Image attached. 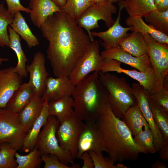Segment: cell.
<instances>
[{"mask_svg": "<svg viewBox=\"0 0 168 168\" xmlns=\"http://www.w3.org/2000/svg\"><path fill=\"white\" fill-rule=\"evenodd\" d=\"M59 122L55 116L49 115L37 138L35 146L41 154H50L56 156L63 163L75 164L70 153L59 146L56 133Z\"/></svg>", "mask_w": 168, "mask_h": 168, "instance_id": "obj_5", "label": "cell"}, {"mask_svg": "<svg viewBox=\"0 0 168 168\" xmlns=\"http://www.w3.org/2000/svg\"><path fill=\"white\" fill-rule=\"evenodd\" d=\"M9 59L8 58H3L0 56V67L1 66L3 62L8 61Z\"/></svg>", "mask_w": 168, "mask_h": 168, "instance_id": "obj_46", "label": "cell"}, {"mask_svg": "<svg viewBox=\"0 0 168 168\" xmlns=\"http://www.w3.org/2000/svg\"><path fill=\"white\" fill-rule=\"evenodd\" d=\"M84 123L73 112L60 124L56 135L60 147L69 152L74 160L77 157L78 142Z\"/></svg>", "mask_w": 168, "mask_h": 168, "instance_id": "obj_8", "label": "cell"}, {"mask_svg": "<svg viewBox=\"0 0 168 168\" xmlns=\"http://www.w3.org/2000/svg\"><path fill=\"white\" fill-rule=\"evenodd\" d=\"M159 158L163 161L168 160V140L164 141L158 151Z\"/></svg>", "mask_w": 168, "mask_h": 168, "instance_id": "obj_42", "label": "cell"}, {"mask_svg": "<svg viewBox=\"0 0 168 168\" xmlns=\"http://www.w3.org/2000/svg\"><path fill=\"white\" fill-rule=\"evenodd\" d=\"M116 7L106 0L91 4L76 20L77 24L87 32L91 40H95L91 36V30L99 27L98 21L103 20L106 26L111 27L115 21L112 17L113 14L117 11Z\"/></svg>", "mask_w": 168, "mask_h": 168, "instance_id": "obj_6", "label": "cell"}, {"mask_svg": "<svg viewBox=\"0 0 168 168\" xmlns=\"http://www.w3.org/2000/svg\"><path fill=\"white\" fill-rule=\"evenodd\" d=\"M7 5L8 11L13 15L18 11L24 12L30 14V10L23 6L20 0H5Z\"/></svg>", "mask_w": 168, "mask_h": 168, "instance_id": "obj_40", "label": "cell"}, {"mask_svg": "<svg viewBox=\"0 0 168 168\" xmlns=\"http://www.w3.org/2000/svg\"><path fill=\"white\" fill-rule=\"evenodd\" d=\"M41 157L45 164L44 168H72L62 163L58 157L53 154H41Z\"/></svg>", "mask_w": 168, "mask_h": 168, "instance_id": "obj_39", "label": "cell"}, {"mask_svg": "<svg viewBox=\"0 0 168 168\" xmlns=\"http://www.w3.org/2000/svg\"><path fill=\"white\" fill-rule=\"evenodd\" d=\"M125 23L128 27L132 26L130 30L132 32H139L142 35L148 34L158 42L168 44V35L152 28L144 22L142 17L129 16Z\"/></svg>", "mask_w": 168, "mask_h": 168, "instance_id": "obj_25", "label": "cell"}, {"mask_svg": "<svg viewBox=\"0 0 168 168\" xmlns=\"http://www.w3.org/2000/svg\"><path fill=\"white\" fill-rule=\"evenodd\" d=\"M75 86L68 77L62 76L55 78L49 76L46 81L42 97L49 101L65 96H71Z\"/></svg>", "mask_w": 168, "mask_h": 168, "instance_id": "obj_17", "label": "cell"}, {"mask_svg": "<svg viewBox=\"0 0 168 168\" xmlns=\"http://www.w3.org/2000/svg\"><path fill=\"white\" fill-rule=\"evenodd\" d=\"M44 100L42 97L35 95L19 113V117L24 130L27 133L40 115Z\"/></svg>", "mask_w": 168, "mask_h": 168, "instance_id": "obj_20", "label": "cell"}, {"mask_svg": "<svg viewBox=\"0 0 168 168\" xmlns=\"http://www.w3.org/2000/svg\"><path fill=\"white\" fill-rule=\"evenodd\" d=\"M90 151L107 152L95 122L86 121L78 139L76 157L80 159L84 152Z\"/></svg>", "mask_w": 168, "mask_h": 168, "instance_id": "obj_13", "label": "cell"}, {"mask_svg": "<svg viewBox=\"0 0 168 168\" xmlns=\"http://www.w3.org/2000/svg\"><path fill=\"white\" fill-rule=\"evenodd\" d=\"M133 139L142 153L147 154L157 152L154 145L152 134L149 128L135 135Z\"/></svg>", "mask_w": 168, "mask_h": 168, "instance_id": "obj_34", "label": "cell"}, {"mask_svg": "<svg viewBox=\"0 0 168 168\" xmlns=\"http://www.w3.org/2000/svg\"><path fill=\"white\" fill-rule=\"evenodd\" d=\"M91 4L96 3L100 2L102 1H104L105 0H90Z\"/></svg>", "mask_w": 168, "mask_h": 168, "instance_id": "obj_48", "label": "cell"}, {"mask_svg": "<svg viewBox=\"0 0 168 168\" xmlns=\"http://www.w3.org/2000/svg\"><path fill=\"white\" fill-rule=\"evenodd\" d=\"M9 36V47L15 53L17 58V63L14 67V71L22 77L26 78L28 73L26 70L27 58L23 50L20 36L10 26L8 28Z\"/></svg>", "mask_w": 168, "mask_h": 168, "instance_id": "obj_24", "label": "cell"}, {"mask_svg": "<svg viewBox=\"0 0 168 168\" xmlns=\"http://www.w3.org/2000/svg\"><path fill=\"white\" fill-rule=\"evenodd\" d=\"M108 92L99 78V72L91 73L76 85L71 97L74 112L83 121L95 122L108 101Z\"/></svg>", "mask_w": 168, "mask_h": 168, "instance_id": "obj_3", "label": "cell"}, {"mask_svg": "<svg viewBox=\"0 0 168 168\" xmlns=\"http://www.w3.org/2000/svg\"><path fill=\"white\" fill-rule=\"evenodd\" d=\"M15 157L18 164L17 168H39L42 161L41 154L36 146L25 155H20L16 152Z\"/></svg>", "mask_w": 168, "mask_h": 168, "instance_id": "obj_32", "label": "cell"}, {"mask_svg": "<svg viewBox=\"0 0 168 168\" xmlns=\"http://www.w3.org/2000/svg\"><path fill=\"white\" fill-rule=\"evenodd\" d=\"M155 122L161 133L164 141L168 140V112L148 98Z\"/></svg>", "mask_w": 168, "mask_h": 168, "instance_id": "obj_30", "label": "cell"}, {"mask_svg": "<svg viewBox=\"0 0 168 168\" xmlns=\"http://www.w3.org/2000/svg\"><path fill=\"white\" fill-rule=\"evenodd\" d=\"M156 7L157 10L160 12L168 10V0H161Z\"/></svg>", "mask_w": 168, "mask_h": 168, "instance_id": "obj_43", "label": "cell"}, {"mask_svg": "<svg viewBox=\"0 0 168 168\" xmlns=\"http://www.w3.org/2000/svg\"><path fill=\"white\" fill-rule=\"evenodd\" d=\"M35 95L33 87L29 82L22 83L5 108L13 113H19Z\"/></svg>", "mask_w": 168, "mask_h": 168, "instance_id": "obj_22", "label": "cell"}, {"mask_svg": "<svg viewBox=\"0 0 168 168\" xmlns=\"http://www.w3.org/2000/svg\"><path fill=\"white\" fill-rule=\"evenodd\" d=\"M132 93L136 98L137 105L148 123L152 134L153 144L156 152H158L164 141L162 135L156 125L148 102V91L139 83H133L131 86Z\"/></svg>", "mask_w": 168, "mask_h": 168, "instance_id": "obj_11", "label": "cell"}, {"mask_svg": "<svg viewBox=\"0 0 168 168\" xmlns=\"http://www.w3.org/2000/svg\"><path fill=\"white\" fill-rule=\"evenodd\" d=\"M27 134L22 125L19 113L0 108V143L7 142L17 151L21 149Z\"/></svg>", "mask_w": 168, "mask_h": 168, "instance_id": "obj_7", "label": "cell"}, {"mask_svg": "<svg viewBox=\"0 0 168 168\" xmlns=\"http://www.w3.org/2000/svg\"><path fill=\"white\" fill-rule=\"evenodd\" d=\"M168 77H165L163 87L152 95L149 94L148 98L168 112Z\"/></svg>", "mask_w": 168, "mask_h": 168, "instance_id": "obj_38", "label": "cell"}, {"mask_svg": "<svg viewBox=\"0 0 168 168\" xmlns=\"http://www.w3.org/2000/svg\"><path fill=\"white\" fill-rule=\"evenodd\" d=\"M144 17L152 28L168 35V10L160 12L156 9Z\"/></svg>", "mask_w": 168, "mask_h": 168, "instance_id": "obj_31", "label": "cell"}, {"mask_svg": "<svg viewBox=\"0 0 168 168\" xmlns=\"http://www.w3.org/2000/svg\"><path fill=\"white\" fill-rule=\"evenodd\" d=\"M108 2L113 3H119L124 1V0H106Z\"/></svg>", "mask_w": 168, "mask_h": 168, "instance_id": "obj_47", "label": "cell"}, {"mask_svg": "<svg viewBox=\"0 0 168 168\" xmlns=\"http://www.w3.org/2000/svg\"><path fill=\"white\" fill-rule=\"evenodd\" d=\"M121 63L113 59H103L100 72L104 73L109 72L123 73L136 80L142 85L150 95L153 94L155 85V76L153 69L146 72L136 70H129L123 68Z\"/></svg>", "mask_w": 168, "mask_h": 168, "instance_id": "obj_12", "label": "cell"}, {"mask_svg": "<svg viewBox=\"0 0 168 168\" xmlns=\"http://www.w3.org/2000/svg\"><path fill=\"white\" fill-rule=\"evenodd\" d=\"M40 29L48 42L47 58L56 77H69L91 43L76 20L62 11L49 16Z\"/></svg>", "mask_w": 168, "mask_h": 168, "instance_id": "obj_1", "label": "cell"}, {"mask_svg": "<svg viewBox=\"0 0 168 168\" xmlns=\"http://www.w3.org/2000/svg\"><path fill=\"white\" fill-rule=\"evenodd\" d=\"M119 45L122 49L135 57L148 54L147 44L141 33L132 31L121 40Z\"/></svg>", "mask_w": 168, "mask_h": 168, "instance_id": "obj_21", "label": "cell"}, {"mask_svg": "<svg viewBox=\"0 0 168 168\" xmlns=\"http://www.w3.org/2000/svg\"><path fill=\"white\" fill-rule=\"evenodd\" d=\"M122 119L133 135L142 131L143 127L144 129L149 128L137 104L129 108Z\"/></svg>", "mask_w": 168, "mask_h": 168, "instance_id": "obj_26", "label": "cell"}, {"mask_svg": "<svg viewBox=\"0 0 168 168\" xmlns=\"http://www.w3.org/2000/svg\"><path fill=\"white\" fill-rule=\"evenodd\" d=\"M73 100L71 96H65L48 102L49 115L55 117L61 124L74 111Z\"/></svg>", "mask_w": 168, "mask_h": 168, "instance_id": "obj_27", "label": "cell"}, {"mask_svg": "<svg viewBox=\"0 0 168 168\" xmlns=\"http://www.w3.org/2000/svg\"><path fill=\"white\" fill-rule=\"evenodd\" d=\"M91 4L90 0H67L61 9L77 20Z\"/></svg>", "mask_w": 168, "mask_h": 168, "instance_id": "obj_36", "label": "cell"}, {"mask_svg": "<svg viewBox=\"0 0 168 168\" xmlns=\"http://www.w3.org/2000/svg\"><path fill=\"white\" fill-rule=\"evenodd\" d=\"M102 60L100 53V43L95 40L91 42L78 60L68 77L76 85L91 72L100 71Z\"/></svg>", "mask_w": 168, "mask_h": 168, "instance_id": "obj_10", "label": "cell"}, {"mask_svg": "<svg viewBox=\"0 0 168 168\" xmlns=\"http://www.w3.org/2000/svg\"><path fill=\"white\" fill-rule=\"evenodd\" d=\"M103 58L113 59L128 65L139 71L146 72L153 69L148 54L139 57L134 56L119 46L110 48L100 53Z\"/></svg>", "mask_w": 168, "mask_h": 168, "instance_id": "obj_14", "label": "cell"}, {"mask_svg": "<svg viewBox=\"0 0 168 168\" xmlns=\"http://www.w3.org/2000/svg\"><path fill=\"white\" fill-rule=\"evenodd\" d=\"M9 26L25 41L29 48L39 45V40L32 33L20 11L15 14L13 21Z\"/></svg>", "mask_w": 168, "mask_h": 168, "instance_id": "obj_28", "label": "cell"}, {"mask_svg": "<svg viewBox=\"0 0 168 168\" xmlns=\"http://www.w3.org/2000/svg\"><path fill=\"white\" fill-rule=\"evenodd\" d=\"M121 2L130 16L144 17L157 9L154 0H124Z\"/></svg>", "mask_w": 168, "mask_h": 168, "instance_id": "obj_29", "label": "cell"}, {"mask_svg": "<svg viewBox=\"0 0 168 168\" xmlns=\"http://www.w3.org/2000/svg\"><path fill=\"white\" fill-rule=\"evenodd\" d=\"M80 159L83 161L82 168H94L92 159L88 151L84 152L81 155Z\"/></svg>", "mask_w": 168, "mask_h": 168, "instance_id": "obj_41", "label": "cell"}, {"mask_svg": "<svg viewBox=\"0 0 168 168\" xmlns=\"http://www.w3.org/2000/svg\"><path fill=\"white\" fill-rule=\"evenodd\" d=\"M143 35L148 46V55L155 73L153 94L162 88L164 80L168 76V44L159 43L148 34Z\"/></svg>", "mask_w": 168, "mask_h": 168, "instance_id": "obj_9", "label": "cell"}, {"mask_svg": "<svg viewBox=\"0 0 168 168\" xmlns=\"http://www.w3.org/2000/svg\"><path fill=\"white\" fill-rule=\"evenodd\" d=\"M99 78L108 92V100L111 110L117 117L123 119L130 107L137 104L131 86L124 77L109 73L99 72Z\"/></svg>", "mask_w": 168, "mask_h": 168, "instance_id": "obj_4", "label": "cell"}, {"mask_svg": "<svg viewBox=\"0 0 168 168\" xmlns=\"http://www.w3.org/2000/svg\"><path fill=\"white\" fill-rule=\"evenodd\" d=\"M61 9L65 5L67 0H52Z\"/></svg>", "mask_w": 168, "mask_h": 168, "instance_id": "obj_45", "label": "cell"}, {"mask_svg": "<svg viewBox=\"0 0 168 168\" xmlns=\"http://www.w3.org/2000/svg\"><path fill=\"white\" fill-rule=\"evenodd\" d=\"M11 67L0 70V108H4L15 91L22 82V78Z\"/></svg>", "mask_w": 168, "mask_h": 168, "instance_id": "obj_18", "label": "cell"}, {"mask_svg": "<svg viewBox=\"0 0 168 168\" xmlns=\"http://www.w3.org/2000/svg\"><path fill=\"white\" fill-rule=\"evenodd\" d=\"M109 157L116 162L137 160L141 149L124 122L113 113L108 101L95 120Z\"/></svg>", "mask_w": 168, "mask_h": 168, "instance_id": "obj_2", "label": "cell"}, {"mask_svg": "<svg viewBox=\"0 0 168 168\" xmlns=\"http://www.w3.org/2000/svg\"><path fill=\"white\" fill-rule=\"evenodd\" d=\"M26 70L29 73V82L33 87L35 94L42 97L46 81L49 75L45 66L44 54L40 51L36 53L30 64L26 65Z\"/></svg>", "mask_w": 168, "mask_h": 168, "instance_id": "obj_15", "label": "cell"}, {"mask_svg": "<svg viewBox=\"0 0 168 168\" xmlns=\"http://www.w3.org/2000/svg\"><path fill=\"white\" fill-rule=\"evenodd\" d=\"M119 11L117 17L114 24L106 31L101 32H91L93 37H97L101 39L103 42L100 43L105 49L119 46V44L122 39L127 36L128 32L131 30L132 26L125 27L120 23L121 10L124 8L122 3H118Z\"/></svg>", "mask_w": 168, "mask_h": 168, "instance_id": "obj_16", "label": "cell"}, {"mask_svg": "<svg viewBox=\"0 0 168 168\" xmlns=\"http://www.w3.org/2000/svg\"><path fill=\"white\" fill-rule=\"evenodd\" d=\"M167 166L165 164L161 161H157L151 166L152 168H166Z\"/></svg>", "mask_w": 168, "mask_h": 168, "instance_id": "obj_44", "label": "cell"}, {"mask_svg": "<svg viewBox=\"0 0 168 168\" xmlns=\"http://www.w3.org/2000/svg\"><path fill=\"white\" fill-rule=\"evenodd\" d=\"M48 100L45 99L40 115L25 137L21 149L25 152L31 151L35 146L36 141L41 128L46 123L49 115L48 109Z\"/></svg>", "mask_w": 168, "mask_h": 168, "instance_id": "obj_23", "label": "cell"}, {"mask_svg": "<svg viewBox=\"0 0 168 168\" xmlns=\"http://www.w3.org/2000/svg\"><path fill=\"white\" fill-rule=\"evenodd\" d=\"M161 0H154V3L156 6L159 3Z\"/></svg>", "mask_w": 168, "mask_h": 168, "instance_id": "obj_49", "label": "cell"}, {"mask_svg": "<svg viewBox=\"0 0 168 168\" xmlns=\"http://www.w3.org/2000/svg\"><path fill=\"white\" fill-rule=\"evenodd\" d=\"M17 151L8 142L0 143V168H17L15 158Z\"/></svg>", "mask_w": 168, "mask_h": 168, "instance_id": "obj_35", "label": "cell"}, {"mask_svg": "<svg viewBox=\"0 0 168 168\" xmlns=\"http://www.w3.org/2000/svg\"><path fill=\"white\" fill-rule=\"evenodd\" d=\"M91 157L94 168H128L121 163L115 164V161L110 157H104L101 152L88 151Z\"/></svg>", "mask_w": 168, "mask_h": 168, "instance_id": "obj_37", "label": "cell"}, {"mask_svg": "<svg viewBox=\"0 0 168 168\" xmlns=\"http://www.w3.org/2000/svg\"><path fill=\"white\" fill-rule=\"evenodd\" d=\"M29 5L30 20L39 29L49 16L62 11L52 0H30Z\"/></svg>", "mask_w": 168, "mask_h": 168, "instance_id": "obj_19", "label": "cell"}, {"mask_svg": "<svg viewBox=\"0 0 168 168\" xmlns=\"http://www.w3.org/2000/svg\"><path fill=\"white\" fill-rule=\"evenodd\" d=\"M14 16L11 14L2 3H0V46L9 47L8 28L12 22Z\"/></svg>", "mask_w": 168, "mask_h": 168, "instance_id": "obj_33", "label": "cell"}]
</instances>
